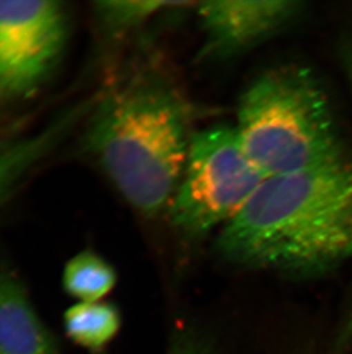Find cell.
Returning a JSON list of instances; mask_svg holds the SVG:
<instances>
[{
	"mask_svg": "<svg viewBox=\"0 0 352 354\" xmlns=\"http://www.w3.org/2000/svg\"><path fill=\"white\" fill-rule=\"evenodd\" d=\"M228 264L296 277L324 275L352 258V160L266 178L219 232Z\"/></svg>",
	"mask_w": 352,
	"mask_h": 354,
	"instance_id": "obj_2",
	"label": "cell"
},
{
	"mask_svg": "<svg viewBox=\"0 0 352 354\" xmlns=\"http://www.w3.org/2000/svg\"><path fill=\"white\" fill-rule=\"evenodd\" d=\"M264 179L242 147L235 127L195 132L167 209L170 224L189 240L219 232L239 214Z\"/></svg>",
	"mask_w": 352,
	"mask_h": 354,
	"instance_id": "obj_4",
	"label": "cell"
},
{
	"mask_svg": "<svg viewBox=\"0 0 352 354\" xmlns=\"http://www.w3.org/2000/svg\"><path fill=\"white\" fill-rule=\"evenodd\" d=\"M233 127L266 178L346 158L327 94L304 66L284 64L259 75L242 94Z\"/></svg>",
	"mask_w": 352,
	"mask_h": 354,
	"instance_id": "obj_3",
	"label": "cell"
},
{
	"mask_svg": "<svg viewBox=\"0 0 352 354\" xmlns=\"http://www.w3.org/2000/svg\"><path fill=\"white\" fill-rule=\"evenodd\" d=\"M29 174V160L23 149L0 139V210Z\"/></svg>",
	"mask_w": 352,
	"mask_h": 354,
	"instance_id": "obj_11",
	"label": "cell"
},
{
	"mask_svg": "<svg viewBox=\"0 0 352 354\" xmlns=\"http://www.w3.org/2000/svg\"><path fill=\"white\" fill-rule=\"evenodd\" d=\"M343 59L346 64V73L349 75L352 84V32L346 39L344 47H343Z\"/></svg>",
	"mask_w": 352,
	"mask_h": 354,
	"instance_id": "obj_14",
	"label": "cell"
},
{
	"mask_svg": "<svg viewBox=\"0 0 352 354\" xmlns=\"http://www.w3.org/2000/svg\"><path fill=\"white\" fill-rule=\"evenodd\" d=\"M193 1H101L94 12L101 30L108 37L123 38L168 10L193 6Z\"/></svg>",
	"mask_w": 352,
	"mask_h": 354,
	"instance_id": "obj_10",
	"label": "cell"
},
{
	"mask_svg": "<svg viewBox=\"0 0 352 354\" xmlns=\"http://www.w3.org/2000/svg\"><path fill=\"white\" fill-rule=\"evenodd\" d=\"M64 330L80 348L100 352L116 337L121 324L119 311L108 301L77 303L64 313Z\"/></svg>",
	"mask_w": 352,
	"mask_h": 354,
	"instance_id": "obj_8",
	"label": "cell"
},
{
	"mask_svg": "<svg viewBox=\"0 0 352 354\" xmlns=\"http://www.w3.org/2000/svg\"><path fill=\"white\" fill-rule=\"evenodd\" d=\"M57 341L10 266H0V354H57Z\"/></svg>",
	"mask_w": 352,
	"mask_h": 354,
	"instance_id": "obj_7",
	"label": "cell"
},
{
	"mask_svg": "<svg viewBox=\"0 0 352 354\" xmlns=\"http://www.w3.org/2000/svg\"><path fill=\"white\" fill-rule=\"evenodd\" d=\"M304 7L299 0L196 1L204 37L199 57L224 61L246 53L295 24Z\"/></svg>",
	"mask_w": 352,
	"mask_h": 354,
	"instance_id": "obj_6",
	"label": "cell"
},
{
	"mask_svg": "<svg viewBox=\"0 0 352 354\" xmlns=\"http://www.w3.org/2000/svg\"><path fill=\"white\" fill-rule=\"evenodd\" d=\"M352 341V299L350 303L349 310L346 313V320L343 324L342 330L339 337V344L344 345L348 344Z\"/></svg>",
	"mask_w": 352,
	"mask_h": 354,
	"instance_id": "obj_13",
	"label": "cell"
},
{
	"mask_svg": "<svg viewBox=\"0 0 352 354\" xmlns=\"http://www.w3.org/2000/svg\"><path fill=\"white\" fill-rule=\"evenodd\" d=\"M64 290L79 303L102 301L117 282V273L100 254L81 251L68 261L63 271Z\"/></svg>",
	"mask_w": 352,
	"mask_h": 354,
	"instance_id": "obj_9",
	"label": "cell"
},
{
	"mask_svg": "<svg viewBox=\"0 0 352 354\" xmlns=\"http://www.w3.org/2000/svg\"><path fill=\"white\" fill-rule=\"evenodd\" d=\"M167 354H215L212 343L200 331L177 328L170 339Z\"/></svg>",
	"mask_w": 352,
	"mask_h": 354,
	"instance_id": "obj_12",
	"label": "cell"
},
{
	"mask_svg": "<svg viewBox=\"0 0 352 354\" xmlns=\"http://www.w3.org/2000/svg\"><path fill=\"white\" fill-rule=\"evenodd\" d=\"M86 149L118 193L148 218L168 209L182 176L193 108L159 57L127 68L87 115Z\"/></svg>",
	"mask_w": 352,
	"mask_h": 354,
	"instance_id": "obj_1",
	"label": "cell"
},
{
	"mask_svg": "<svg viewBox=\"0 0 352 354\" xmlns=\"http://www.w3.org/2000/svg\"><path fill=\"white\" fill-rule=\"evenodd\" d=\"M69 14L60 1H0V101L40 90L67 45Z\"/></svg>",
	"mask_w": 352,
	"mask_h": 354,
	"instance_id": "obj_5",
	"label": "cell"
}]
</instances>
